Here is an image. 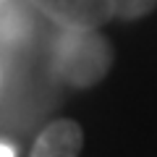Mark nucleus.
Instances as JSON below:
<instances>
[{"instance_id":"f257e3e1","label":"nucleus","mask_w":157,"mask_h":157,"mask_svg":"<svg viewBox=\"0 0 157 157\" xmlns=\"http://www.w3.org/2000/svg\"><path fill=\"white\" fill-rule=\"evenodd\" d=\"M113 66V47L97 29H66L52 50V71L76 89L100 84Z\"/></svg>"},{"instance_id":"f03ea898","label":"nucleus","mask_w":157,"mask_h":157,"mask_svg":"<svg viewBox=\"0 0 157 157\" xmlns=\"http://www.w3.org/2000/svg\"><path fill=\"white\" fill-rule=\"evenodd\" d=\"M63 29H100L113 16V0H32Z\"/></svg>"},{"instance_id":"7ed1b4c3","label":"nucleus","mask_w":157,"mask_h":157,"mask_svg":"<svg viewBox=\"0 0 157 157\" xmlns=\"http://www.w3.org/2000/svg\"><path fill=\"white\" fill-rule=\"evenodd\" d=\"M84 147V131L71 118H55L39 131L29 157H78Z\"/></svg>"},{"instance_id":"20e7f679","label":"nucleus","mask_w":157,"mask_h":157,"mask_svg":"<svg viewBox=\"0 0 157 157\" xmlns=\"http://www.w3.org/2000/svg\"><path fill=\"white\" fill-rule=\"evenodd\" d=\"M26 26L29 18L18 8H8L0 13V42L6 45H18L21 39H26Z\"/></svg>"},{"instance_id":"39448f33","label":"nucleus","mask_w":157,"mask_h":157,"mask_svg":"<svg viewBox=\"0 0 157 157\" xmlns=\"http://www.w3.org/2000/svg\"><path fill=\"white\" fill-rule=\"evenodd\" d=\"M157 8V0H113V16L123 21H136Z\"/></svg>"}]
</instances>
